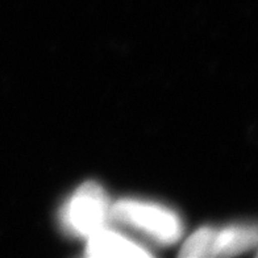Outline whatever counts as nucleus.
<instances>
[{"label": "nucleus", "instance_id": "obj_1", "mask_svg": "<svg viewBox=\"0 0 258 258\" xmlns=\"http://www.w3.org/2000/svg\"><path fill=\"white\" fill-rule=\"evenodd\" d=\"M61 220L69 232L87 238L107 228L111 204L102 186L95 182L82 184L64 204Z\"/></svg>", "mask_w": 258, "mask_h": 258}, {"label": "nucleus", "instance_id": "obj_2", "mask_svg": "<svg viewBox=\"0 0 258 258\" xmlns=\"http://www.w3.org/2000/svg\"><path fill=\"white\" fill-rule=\"evenodd\" d=\"M111 218L145 232L162 244H173L182 236V223L177 215L153 203L120 201L111 207Z\"/></svg>", "mask_w": 258, "mask_h": 258}, {"label": "nucleus", "instance_id": "obj_3", "mask_svg": "<svg viewBox=\"0 0 258 258\" xmlns=\"http://www.w3.org/2000/svg\"><path fill=\"white\" fill-rule=\"evenodd\" d=\"M257 244L254 225H232L216 231L211 228L210 257H231L241 254Z\"/></svg>", "mask_w": 258, "mask_h": 258}, {"label": "nucleus", "instance_id": "obj_4", "mask_svg": "<svg viewBox=\"0 0 258 258\" xmlns=\"http://www.w3.org/2000/svg\"><path fill=\"white\" fill-rule=\"evenodd\" d=\"M86 254L89 257H149L150 253L128 238L104 228L90 236Z\"/></svg>", "mask_w": 258, "mask_h": 258}]
</instances>
